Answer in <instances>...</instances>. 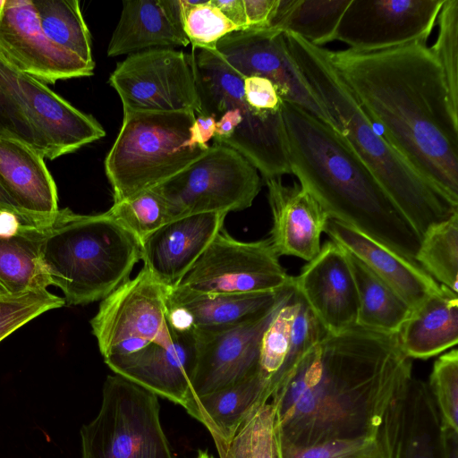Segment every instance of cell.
<instances>
[{
  "mask_svg": "<svg viewBox=\"0 0 458 458\" xmlns=\"http://www.w3.org/2000/svg\"><path fill=\"white\" fill-rule=\"evenodd\" d=\"M179 17L184 34L195 49L216 52L222 38L238 30L210 0H179Z\"/></svg>",
  "mask_w": 458,
  "mask_h": 458,
  "instance_id": "f35d334b",
  "label": "cell"
},
{
  "mask_svg": "<svg viewBox=\"0 0 458 458\" xmlns=\"http://www.w3.org/2000/svg\"><path fill=\"white\" fill-rule=\"evenodd\" d=\"M81 437L82 458H174L158 396L116 374L106 377L98 413Z\"/></svg>",
  "mask_w": 458,
  "mask_h": 458,
  "instance_id": "ba28073f",
  "label": "cell"
},
{
  "mask_svg": "<svg viewBox=\"0 0 458 458\" xmlns=\"http://www.w3.org/2000/svg\"><path fill=\"white\" fill-rule=\"evenodd\" d=\"M191 55L200 102L198 114L214 120V142L240 153L264 180L290 174L284 100L276 85L241 75L216 52L192 48Z\"/></svg>",
  "mask_w": 458,
  "mask_h": 458,
  "instance_id": "5b68a950",
  "label": "cell"
},
{
  "mask_svg": "<svg viewBox=\"0 0 458 458\" xmlns=\"http://www.w3.org/2000/svg\"><path fill=\"white\" fill-rule=\"evenodd\" d=\"M107 212L140 244L173 220L166 202L153 189L114 203Z\"/></svg>",
  "mask_w": 458,
  "mask_h": 458,
  "instance_id": "74e56055",
  "label": "cell"
},
{
  "mask_svg": "<svg viewBox=\"0 0 458 458\" xmlns=\"http://www.w3.org/2000/svg\"><path fill=\"white\" fill-rule=\"evenodd\" d=\"M0 184L34 225H49L57 216L55 182L44 156L30 145L0 137Z\"/></svg>",
  "mask_w": 458,
  "mask_h": 458,
  "instance_id": "7402d4cb",
  "label": "cell"
},
{
  "mask_svg": "<svg viewBox=\"0 0 458 458\" xmlns=\"http://www.w3.org/2000/svg\"><path fill=\"white\" fill-rule=\"evenodd\" d=\"M216 52L241 75L271 81L284 101L303 108L334 129L326 107L291 56L284 32L253 28L233 31L217 42Z\"/></svg>",
  "mask_w": 458,
  "mask_h": 458,
  "instance_id": "4fadbf2b",
  "label": "cell"
},
{
  "mask_svg": "<svg viewBox=\"0 0 458 458\" xmlns=\"http://www.w3.org/2000/svg\"><path fill=\"white\" fill-rule=\"evenodd\" d=\"M278 3L279 0H243L248 28L267 29Z\"/></svg>",
  "mask_w": 458,
  "mask_h": 458,
  "instance_id": "7bdbcfd3",
  "label": "cell"
},
{
  "mask_svg": "<svg viewBox=\"0 0 458 458\" xmlns=\"http://www.w3.org/2000/svg\"><path fill=\"white\" fill-rule=\"evenodd\" d=\"M141 244L107 211L97 215L59 209L46 227L40 259L50 285L69 305L103 300L130 279Z\"/></svg>",
  "mask_w": 458,
  "mask_h": 458,
  "instance_id": "8992f818",
  "label": "cell"
},
{
  "mask_svg": "<svg viewBox=\"0 0 458 458\" xmlns=\"http://www.w3.org/2000/svg\"><path fill=\"white\" fill-rule=\"evenodd\" d=\"M194 112H124L106 160L114 203L130 199L183 171L208 149Z\"/></svg>",
  "mask_w": 458,
  "mask_h": 458,
  "instance_id": "52a82bcc",
  "label": "cell"
},
{
  "mask_svg": "<svg viewBox=\"0 0 458 458\" xmlns=\"http://www.w3.org/2000/svg\"><path fill=\"white\" fill-rule=\"evenodd\" d=\"M18 73L0 55V137L17 139L48 158V148L30 120Z\"/></svg>",
  "mask_w": 458,
  "mask_h": 458,
  "instance_id": "d590c367",
  "label": "cell"
},
{
  "mask_svg": "<svg viewBox=\"0 0 458 458\" xmlns=\"http://www.w3.org/2000/svg\"><path fill=\"white\" fill-rule=\"evenodd\" d=\"M441 458H458V432L441 428Z\"/></svg>",
  "mask_w": 458,
  "mask_h": 458,
  "instance_id": "bcb514c9",
  "label": "cell"
},
{
  "mask_svg": "<svg viewBox=\"0 0 458 458\" xmlns=\"http://www.w3.org/2000/svg\"><path fill=\"white\" fill-rule=\"evenodd\" d=\"M124 112H200L192 56L173 48L129 55L109 77Z\"/></svg>",
  "mask_w": 458,
  "mask_h": 458,
  "instance_id": "8fae6325",
  "label": "cell"
},
{
  "mask_svg": "<svg viewBox=\"0 0 458 458\" xmlns=\"http://www.w3.org/2000/svg\"><path fill=\"white\" fill-rule=\"evenodd\" d=\"M405 411L402 422L399 426L397 433L394 437L392 458H403V427H404Z\"/></svg>",
  "mask_w": 458,
  "mask_h": 458,
  "instance_id": "7dc6e473",
  "label": "cell"
},
{
  "mask_svg": "<svg viewBox=\"0 0 458 458\" xmlns=\"http://www.w3.org/2000/svg\"><path fill=\"white\" fill-rule=\"evenodd\" d=\"M412 377L397 334L327 333L273 388L278 437L311 446L374 434Z\"/></svg>",
  "mask_w": 458,
  "mask_h": 458,
  "instance_id": "6da1fadb",
  "label": "cell"
},
{
  "mask_svg": "<svg viewBox=\"0 0 458 458\" xmlns=\"http://www.w3.org/2000/svg\"><path fill=\"white\" fill-rule=\"evenodd\" d=\"M397 339L401 351L410 359L426 360L456 346L458 293L441 285L411 310Z\"/></svg>",
  "mask_w": 458,
  "mask_h": 458,
  "instance_id": "83f0119b",
  "label": "cell"
},
{
  "mask_svg": "<svg viewBox=\"0 0 458 458\" xmlns=\"http://www.w3.org/2000/svg\"><path fill=\"white\" fill-rule=\"evenodd\" d=\"M196 458H214L206 450H199Z\"/></svg>",
  "mask_w": 458,
  "mask_h": 458,
  "instance_id": "c3c4849f",
  "label": "cell"
},
{
  "mask_svg": "<svg viewBox=\"0 0 458 458\" xmlns=\"http://www.w3.org/2000/svg\"><path fill=\"white\" fill-rule=\"evenodd\" d=\"M403 458H441V424L428 384L412 377L405 402Z\"/></svg>",
  "mask_w": 458,
  "mask_h": 458,
  "instance_id": "d6a6232c",
  "label": "cell"
},
{
  "mask_svg": "<svg viewBox=\"0 0 458 458\" xmlns=\"http://www.w3.org/2000/svg\"><path fill=\"white\" fill-rule=\"evenodd\" d=\"M0 55L16 71L44 84L91 76L95 68L44 34L32 0H4L0 11Z\"/></svg>",
  "mask_w": 458,
  "mask_h": 458,
  "instance_id": "2e32d148",
  "label": "cell"
},
{
  "mask_svg": "<svg viewBox=\"0 0 458 458\" xmlns=\"http://www.w3.org/2000/svg\"><path fill=\"white\" fill-rule=\"evenodd\" d=\"M347 256L358 295L356 325L381 333L397 334L411 308L359 259L349 251Z\"/></svg>",
  "mask_w": 458,
  "mask_h": 458,
  "instance_id": "f546056e",
  "label": "cell"
},
{
  "mask_svg": "<svg viewBox=\"0 0 458 458\" xmlns=\"http://www.w3.org/2000/svg\"><path fill=\"white\" fill-rule=\"evenodd\" d=\"M47 225L21 224L11 233H0V297L50 285L40 259Z\"/></svg>",
  "mask_w": 458,
  "mask_h": 458,
  "instance_id": "f1b7e54d",
  "label": "cell"
},
{
  "mask_svg": "<svg viewBox=\"0 0 458 458\" xmlns=\"http://www.w3.org/2000/svg\"><path fill=\"white\" fill-rule=\"evenodd\" d=\"M437 21V38L429 48L443 71L451 99L458 107V0H445Z\"/></svg>",
  "mask_w": 458,
  "mask_h": 458,
  "instance_id": "60d3db41",
  "label": "cell"
},
{
  "mask_svg": "<svg viewBox=\"0 0 458 458\" xmlns=\"http://www.w3.org/2000/svg\"><path fill=\"white\" fill-rule=\"evenodd\" d=\"M272 213L269 240L277 255L311 260L320 250V236L329 216L300 184L284 185L281 178L264 180Z\"/></svg>",
  "mask_w": 458,
  "mask_h": 458,
  "instance_id": "ffe728a7",
  "label": "cell"
},
{
  "mask_svg": "<svg viewBox=\"0 0 458 458\" xmlns=\"http://www.w3.org/2000/svg\"><path fill=\"white\" fill-rule=\"evenodd\" d=\"M18 81L30 120L48 148L49 159L72 153L106 135L93 116L72 106L43 82L20 72Z\"/></svg>",
  "mask_w": 458,
  "mask_h": 458,
  "instance_id": "44dd1931",
  "label": "cell"
},
{
  "mask_svg": "<svg viewBox=\"0 0 458 458\" xmlns=\"http://www.w3.org/2000/svg\"><path fill=\"white\" fill-rule=\"evenodd\" d=\"M174 328L176 335L169 343L151 344L104 360L114 374L184 408L197 364V339L193 328Z\"/></svg>",
  "mask_w": 458,
  "mask_h": 458,
  "instance_id": "ac0fdd59",
  "label": "cell"
},
{
  "mask_svg": "<svg viewBox=\"0 0 458 458\" xmlns=\"http://www.w3.org/2000/svg\"><path fill=\"white\" fill-rule=\"evenodd\" d=\"M289 53L326 107L335 131L422 236L458 213V203L420 175L361 108L331 63L328 49L284 32Z\"/></svg>",
  "mask_w": 458,
  "mask_h": 458,
  "instance_id": "277c9868",
  "label": "cell"
},
{
  "mask_svg": "<svg viewBox=\"0 0 458 458\" xmlns=\"http://www.w3.org/2000/svg\"><path fill=\"white\" fill-rule=\"evenodd\" d=\"M326 334L305 301L294 291L263 332L259 346V374L274 388Z\"/></svg>",
  "mask_w": 458,
  "mask_h": 458,
  "instance_id": "cb8c5ba5",
  "label": "cell"
},
{
  "mask_svg": "<svg viewBox=\"0 0 458 458\" xmlns=\"http://www.w3.org/2000/svg\"><path fill=\"white\" fill-rule=\"evenodd\" d=\"M445 0H351L335 40L358 52L428 41Z\"/></svg>",
  "mask_w": 458,
  "mask_h": 458,
  "instance_id": "5bb4252c",
  "label": "cell"
},
{
  "mask_svg": "<svg viewBox=\"0 0 458 458\" xmlns=\"http://www.w3.org/2000/svg\"><path fill=\"white\" fill-rule=\"evenodd\" d=\"M169 293L170 288L143 267L101 301L90 326L104 360L174 338L176 329L168 317Z\"/></svg>",
  "mask_w": 458,
  "mask_h": 458,
  "instance_id": "30bf717a",
  "label": "cell"
},
{
  "mask_svg": "<svg viewBox=\"0 0 458 458\" xmlns=\"http://www.w3.org/2000/svg\"><path fill=\"white\" fill-rule=\"evenodd\" d=\"M415 261L434 280L458 293V213L425 233Z\"/></svg>",
  "mask_w": 458,
  "mask_h": 458,
  "instance_id": "e575fe53",
  "label": "cell"
},
{
  "mask_svg": "<svg viewBox=\"0 0 458 458\" xmlns=\"http://www.w3.org/2000/svg\"><path fill=\"white\" fill-rule=\"evenodd\" d=\"M289 286L276 293H204L175 287L168 297L169 321L182 329L233 327L267 311Z\"/></svg>",
  "mask_w": 458,
  "mask_h": 458,
  "instance_id": "d4e9b609",
  "label": "cell"
},
{
  "mask_svg": "<svg viewBox=\"0 0 458 458\" xmlns=\"http://www.w3.org/2000/svg\"><path fill=\"white\" fill-rule=\"evenodd\" d=\"M3 213L15 216L23 225H34L0 184V214Z\"/></svg>",
  "mask_w": 458,
  "mask_h": 458,
  "instance_id": "f6af8a7d",
  "label": "cell"
},
{
  "mask_svg": "<svg viewBox=\"0 0 458 458\" xmlns=\"http://www.w3.org/2000/svg\"><path fill=\"white\" fill-rule=\"evenodd\" d=\"M221 13L232 22L238 30L248 28L243 0H210Z\"/></svg>",
  "mask_w": 458,
  "mask_h": 458,
  "instance_id": "ee69618b",
  "label": "cell"
},
{
  "mask_svg": "<svg viewBox=\"0 0 458 458\" xmlns=\"http://www.w3.org/2000/svg\"><path fill=\"white\" fill-rule=\"evenodd\" d=\"M292 284L269 240L241 242L223 229L177 287L204 293H276Z\"/></svg>",
  "mask_w": 458,
  "mask_h": 458,
  "instance_id": "7c38bea8",
  "label": "cell"
},
{
  "mask_svg": "<svg viewBox=\"0 0 458 458\" xmlns=\"http://www.w3.org/2000/svg\"><path fill=\"white\" fill-rule=\"evenodd\" d=\"M324 232L394 290L411 310L440 289L417 262L348 225L328 218Z\"/></svg>",
  "mask_w": 458,
  "mask_h": 458,
  "instance_id": "603a6c76",
  "label": "cell"
},
{
  "mask_svg": "<svg viewBox=\"0 0 458 458\" xmlns=\"http://www.w3.org/2000/svg\"><path fill=\"white\" fill-rule=\"evenodd\" d=\"M328 55L394 148L458 203V107L427 42L372 52L328 50Z\"/></svg>",
  "mask_w": 458,
  "mask_h": 458,
  "instance_id": "7a4b0ae2",
  "label": "cell"
},
{
  "mask_svg": "<svg viewBox=\"0 0 458 458\" xmlns=\"http://www.w3.org/2000/svg\"><path fill=\"white\" fill-rule=\"evenodd\" d=\"M64 305V298L47 289L0 297V342L39 315Z\"/></svg>",
  "mask_w": 458,
  "mask_h": 458,
  "instance_id": "b9f144b4",
  "label": "cell"
},
{
  "mask_svg": "<svg viewBox=\"0 0 458 458\" xmlns=\"http://www.w3.org/2000/svg\"><path fill=\"white\" fill-rule=\"evenodd\" d=\"M283 116L291 174L300 185L330 218L415 261L422 238L338 132L287 101Z\"/></svg>",
  "mask_w": 458,
  "mask_h": 458,
  "instance_id": "3957f363",
  "label": "cell"
},
{
  "mask_svg": "<svg viewBox=\"0 0 458 458\" xmlns=\"http://www.w3.org/2000/svg\"><path fill=\"white\" fill-rule=\"evenodd\" d=\"M44 34L55 44L93 64L91 37L77 0H32Z\"/></svg>",
  "mask_w": 458,
  "mask_h": 458,
  "instance_id": "836d02e7",
  "label": "cell"
},
{
  "mask_svg": "<svg viewBox=\"0 0 458 458\" xmlns=\"http://www.w3.org/2000/svg\"><path fill=\"white\" fill-rule=\"evenodd\" d=\"M295 292L327 334H338L356 325L358 295L347 251L328 240L316 257L292 276Z\"/></svg>",
  "mask_w": 458,
  "mask_h": 458,
  "instance_id": "e0dca14e",
  "label": "cell"
},
{
  "mask_svg": "<svg viewBox=\"0 0 458 458\" xmlns=\"http://www.w3.org/2000/svg\"><path fill=\"white\" fill-rule=\"evenodd\" d=\"M227 213H202L174 219L141 243V258L148 272L173 289L223 229Z\"/></svg>",
  "mask_w": 458,
  "mask_h": 458,
  "instance_id": "d6986e66",
  "label": "cell"
},
{
  "mask_svg": "<svg viewBox=\"0 0 458 458\" xmlns=\"http://www.w3.org/2000/svg\"><path fill=\"white\" fill-rule=\"evenodd\" d=\"M174 219L250 208L261 189L259 171L240 153L219 143L181 173L152 188Z\"/></svg>",
  "mask_w": 458,
  "mask_h": 458,
  "instance_id": "9c48e42d",
  "label": "cell"
},
{
  "mask_svg": "<svg viewBox=\"0 0 458 458\" xmlns=\"http://www.w3.org/2000/svg\"><path fill=\"white\" fill-rule=\"evenodd\" d=\"M442 428L458 432V350L440 355L428 384Z\"/></svg>",
  "mask_w": 458,
  "mask_h": 458,
  "instance_id": "ab89813d",
  "label": "cell"
},
{
  "mask_svg": "<svg viewBox=\"0 0 458 458\" xmlns=\"http://www.w3.org/2000/svg\"><path fill=\"white\" fill-rule=\"evenodd\" d=\"M4 3V0H0V11H1L2 7H3Z\"/></svg>",
  "mask_w": 458,
  "mask_h": 458,
  "instance_id": "681fc988",
  "label": "cell"
},
{
  "mask_svg": "<svg viewBox=\"0 0 458 458\" xmlns=\"http://www.w3.org/2000/svg\"><path fill=\"white\" fill-rule=\"evenodd\" d=\"M273 388L258 373L233 386L193 398L186 411L209 431L219 458L223 456L238 428Z\"/></svg>",
  "mask_w": 458,
  "mask_h": 458,
  "instance_id": "4316f807",
  "label": "cell"
},
{
  "mask_svg": "<svg viewBox=\"0 0 458 458\" xmlns=\"http://www.w3.org/2000/svg\"><path fill=\"white\" fill-rule=\"evenodd\" d=\"M189 44L180 21L179 0H130L123 2L107 55H129L151 48Z\"/></svg>",
  "mask_w": 458,
  "mask_h": 458,
  "instance_id": "484cf974",
  "label": "cell"
},
{
  "mask_svg": "<svg viewBox=\"0 0 458 458\" xmlns=\"http://www.w3.org/2000/svg\"><path fill=\"white\" fill-rule=\"evenodd\" d=\"M293 292L291 284L271 309L235 327L216 331L194 329L198 356L188 403L193 398L237 384L259 372L263 332Z\"/></svg>",
  "mask_w": 458,
  "mask_h": 458,
  "instance_id": "9a60e30c",
  "label": "cell"
},
{
  "mask_svg": "<svg viewBox=\"0 0 458 458\" xmlns=\"http://www.w3.org/2000/svg\"><path fill=\"white\" fill-rule=\"evenodd\" d=\"M408 389V387H407ZM407 389L388 409L377 432L352 439L296 446L278 437L280 458H392L395 435L402 422Z\"/></svg>",
  "mask_w": 458,
  "mask_h": 458,
  "instance_id": "4dcf8cb0",
  "label": "cell"
},
{
  "mask_svg": "<svg viewBox=\"0 0 458 458\" xmlns=\"http://www.w3.org/2000/svg\"><path fill=\"white\" fill-rule=\"evenodd\" d=\"M221 458H280L276 416L270 397L253 408Z\"/></svg>",
  "mask_w": 458,
  "mask_h": 458,
  "instance_id": "8d00e7d4",
  "label": "cell"
},
{
  "mask_svg": "<svg viewBox=\"0 0 458 458\" xmlns=\"http://www.w3.org/2000/svg\"><path fill=\"white\" fill-rule=\"evenodd\" d=\"M351 0H279L267 29L291 32L314 46L335 40L343 13Z\"/></svg>",
  "mask_w": 458,
  "mask_h": 458,
  "instance_id": "1f68e13d",
  "label": "cell"
}]
</instances>
